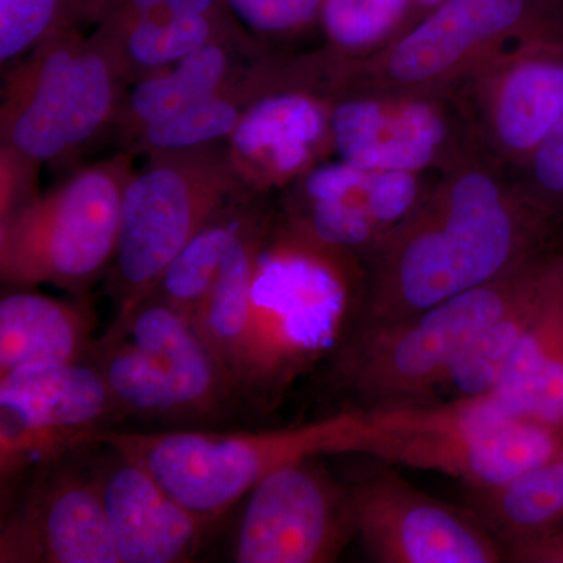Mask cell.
Returning <instances> with one entry per match:
<instances>
[{
	"mask_svg": "<svg viewBox=\"0 0 563 563\" xmlns=\"http://www.w3.org/2000/svg\"><path fill=\"white\" fill-rule=\"evenodd\" d=\"M562 231L563 220L490 155L466 158L439 174L417 209L368 258L361 336L562 246Z\"/></svg>",
	"mask_w": 563,
	"mask_h": 563,
	"instance_id": "1",
	"label": "cell"
},
{
	"mask_svg": "<svg viewBox=\"0 0 563 563\" xmlns=\"http://www.w3.org/2000/svg\"><path fill=\"white\" fill-rule=\"evenodd\" d=\"M361 257L321 242L284 213L263 228L250 309L229 363L235 395L273 407L340 342L365 288Z\"/></svg>",
	"mask_w": 563,
	"mask_h": 563,
	"instance_id": "2",
	"label": "cell"
},
{
	"mask_svg": "<svg viewBox=\"0 0 563 563\" xmlns=\"http://www.w3.org/2000/svg\"><path fill=\"white\" fill-rule=\"evenodd\" d=\"M369 435V410L355 409L273 431L106 429L96 444L139 462L181 506L210 523L277 470L324 454H363Z\"/></svg>",
	"mask_w": 563,
	"mask_h": 563,
	"instance_id": "3",
	"label": "cell"
},
{
	"mask_svg": "<svg viewBox=\"0 0 563 563\" xmlns=\"http://www.w3.org/2000/svg\"><path fill=\"white\" fill-rule=\"evenodd\" d=\"M0 152L40 172L113 131L128 84L95 31L63 33L3 70Z\"/></svg>",
	"mask_w": 563,
	"mask_h": 563,
	"instance_id": "4",
	"label": "cell"
},
{
	"mask_svg": "<svg viewBox=\"0 0 563 563\" xmlns=\"http://www.w3.org/2000/svg\"><path fill=\"white\" fill-rule=\"evenodd\" d=\"M368 410L363 454L443 473L472 490L503 487L563 448V428L507 412L490 395Z\"/></svg>",
	"mask_w": 563,
	"mask_h": 563,
	"instance_id": "5",
	"label": "cell"
},
{
	"mask_svg": "<svg viewBox=\"0 0 563 563\" xmlns=\"http://www.w3.org/2000/svg\"><path fill=\"white\" fill-rule=\"evenodd\" d=\"M133 161L135 155L120 151L91 163L2 218V280L18 288L49 284L81 292L110 273Z\"/></svg>",
	"mask_w": 563,
	"mask_h": 563,
	"instance_id": "6",
	"label": "cell"
},
{
	"mask_svg": "<svg viewBox=\"0 0 563 563\" xmlns=\"http://www.w3.org/2000/svg\"><path fill=\"white\" fill-rule=\"evenodd\" d=\"M122 192L110 285L122 320L150 299L163 274L203 225L250 195L236 179L224 143L147 155Z\"/></svg>",
	"mask_w": 563,
	"mask_h": 563,
	"instance_id": "7",
	"label": "cell"
},
{
	"mask_svg": "<svg viewBox=\"0 0 563 563\" xmlns=\"http://www.w3.org/2000/svg\"><path fill=\"white\" fill-rule=\"evenodd\" d=\"M563 40V0H446L387 49L362 60L329 58L331 91H443L506 47Z\"/></svg>",
	"mask_w": 563,
	"mask_h": 563,
	"instance_id": "8",
	"label": "cell"
},
{
	"mask_svg": "<svg viewBox=\"0 0 563 563\" xmlns=\"http://www.w3.org/2000/svg\"><path fill=\"white\" fill-rule=\"evenodd\" d=\"M555 250L407 320L362 335L347 373L352 387L372 406L368 409L422 404L442 391L477 336L515 301Z\"/></svg>",
	"mask_w": 563,
	"mask_h": 563,
	"instance_id": "9",
	"label": "cell"
},
{
	"mask_svg": "<svg viewBox=\"0 0 563 563\" xmlns=\"http://www.w3.org/2000/svg\"><path fill=\"white\" fill-rule=\"evenodd\" d=\"M88 357L124 415L218 417L235 395L195 322L157 296L114 320Z\"/></svg>",
	"mask_w": 563,
	"mask_h": 563,
	"instance_id": "10",
	"label": "cell"
},
{
	"mask_svg": "<svg viewBox=\"0 0 563 563\" xmlns=\"http://www.w3.org/2000/svg\"><path fill=\"white\" fill-rule=\"evenodd\" d=\"M331 92L333 157L347 165L428 176L485 152L461 85L443 91Z\"/></svg>",
	"mask_w": 563,
	"mask_h": 563,
	"instance_id": "11",
	"label": "cell"
},
{
	"mask_svg": "<svg viewBox=\"0 0 563 563\" xmlns=\"http://www.w3.org/2000/svg\"><path fill=\"white\" fill-rule=\"evenodd\" d=\"M124 415L92 362L25 369L0 377L2 481L33 466L57 465L96 444L99 432Z\"/></svg>",
	"mask_w": 563,
	"mask_h": 563,
	"instance_id": "12",
	"label": "cell"
},
{
	"mask_svg": "<svg viewBox=\"0 0 563 563\" xmlns=\"http://www.w3.org/2000/svg\"><path fill=\"white\" fill-rule=\"evenodd\" d=\"M312 69L258 99L225 140L229 163L254 196L284 192L333 157L331 77L321 49Z\"/></svg>",
	"mask_w": 563,
	"mask_h": 563,
	"instance_id": "13",
	"label": "cell"
},
{
	"mask_svg": "<svg viewBox=\"0 0 563 563\" xmlns=\"http://www.w3.org/2000/svg\"><path fill=\"white\" fill-rule=\"evenodd\" d=\"M354 533L351 488L309 459L277 470L252 488L235 561L333 562Z\"/></svg>",
	"mask_w": 563,
	"mask_h": 563,
	"instance_id": "14",
	"label": "cell"
},
{
	"mask_svg": "<svg viewBox=\"0 0 563 563\" xmlns=\"http://www.w3.org/2000/svg\"><path fill=\"white\" fill-rule=\"evenodd\" d=\"M488 155L518 172L563 118V40L506 47L461 84Z\"/></svg>",
	"mask_w": 563,
	"mask_h": 563,
	"instance_id": "15",
	"label": "cell"
},
{
	"mask_svg": "<svg viewBox=\"0 0 563 563\" xmlns=\"http://www.w3.org/2000/svg\"><path fill=\"white\" fill-rule=\"evenodd\" d=\"M355 533L380 563H495L501 542L479 518L418 490L395 472L351 487Z\"/></svg>",
	"mask_w": 563,
	"mask_h": 563,
	"instance_id": "16",
	"label": "cell"
},
{
	"mask_svg": "<svg viewBox=\"0 0 563 563\" xmlns=\"http://www.w3.org/2000/svg\"><path fill=\"white\" fill-rule=\"evenodd\" d=\"M428 176L324 162L284 191L282 213L321 242L372 257L417 209Z\"/></svg>",
	"mask_w": 563,
	"mask_h": 563,
	"instance_id": "17",
	"label": "cell"
},
{
	"mask_svg": "<svg viewBox=\"0 0 563 563\" xmlns=\"http://www.w3.org/2000/svg\"><path fill=\"white\" fill-rule=\"evenodd\" d=\"M2 563H121L96 477L52 473L3 521Z\"/></svg>",
	"mask_w": 563,
	"mask_h": 563,
	"instance_id": "18",
	"label": "cell"
},
{
	"mask_svg": "<svg viewBox=\"0 0 563 563\" xmlns=\"http://www.w3.org/2000/svg\"><path fill=\"white\" fill-rule=\"evenodd\" d=\"M111 453L113 459L95 477L121 563L191 559L209 523L181 506L139 462Z\"/></svg>",
	"mask_w": 563,
	"mask_h": 563,
	"instance_id": "19",
	"label": "cell"
},
{
	"mask_svg": "<svg viewBox=\"0 0 563 563\" xmlns=\"http://www.w3.org/2000/svg\"><path fill=\"white\" fill-rule=\"evenodd\" d=\"M313 62L312 52L301 55L266 52L209 98L144 128L124 151L135 157H147L225 143L258 99L306 76Z\"/></svg>",
	"mask_w": 563,
	"mask_h": 563,
	"instance_id": "20",
	"label": "cell"
},
{
	"mask_svg": "<svg viewBox=\"0 0 563 563\" xmlns=\"http://www.w3.org/2000/svg\"><path fill=\"white\" fill-rule=\"evenodd\" d=\"M490 396L517 417L563 428V247L551 258L532 320Z\"/></svg>",
	"mask_w": 563,
	"mask_h": 563,
	"instance_id": "21",
	"label": "cell"
},
{
	"mask_svg": "<svg viewBox=\"0 0 563 563\" xmlns=\"http://www.w3.org/2000/svg\"><path fill=\"white\" fill-rule=\"evenodd\" d=\"M272 51L250 33L213 41L191 52L172 68L131 85L111 131L121 150L124 151L147 125L209 98L239 76L252 60Z\"/></svg>",
	"mask_w": 563,
	"mask_h": 563,
	"instance_id": "22",
	"label": "cell"
},
{
	"mask_svg": "<svg viewBox=\"0 0 563 563\" xmlns=\"http://www.w3.org/2000/svg\"><path fill=\"white\" fill-rule=\"evenodd\" d=\"M91 313L81 303L18 290L0 301V377L84 362L92 350Z\"/></svg>",
	"mask_w": 563,
	"mask_h": 563,
	"instance_id": "23",
	"label": "cell"
},
{
	"mask_svg": "<svg viewBox=\"0 0 563 563\" xmlns=\"http://www.w3.org/2000/svg\"><path fill=\"white\" fill-rule=\"evenodd\" d=\"M92 31L109 44L128 87L172 68L213 41L250 33L231 11L150 18L122 27Z\"/></svg>",
	"mask_w": 563,
	"mask_h": 563,
	"instance_id": "24",
	"label": "cell"
},
{
	"mask_svg": "<svg viewBox=\"0 0 563 563\" xmlns=\"http://www.w3.org/2000/svg\"><path fill=\"white\" fill-rule=\"evenodd\" d=\"M476 517L507 553L563 536V448L503 487L473 490Z\"/></svg>",
	"mask_w": 563,
	"mask_h": 563,
	"instance_id": "25",
	"label": "cell"
},
{
	"mask_svg": "<svg viewBox=\"0 0 563 563\" xmlns=\"http://www.w3.org/2000/svg\"><path fill=\"white\" fill-rule=\"evenodd\" d=\"M263 196L244 195L218 211L174 258L152 296L195 321L229 252L263 214Z\"/></svg>",
	"mask_w": 563,
	"mask_h": 563,
	"instance_id": "26",
	"label": "cell"
},
{
	"mask_svg": "<svg viewBox=\"0 0 563 563\" xmlns=\"http://www.w3.org/2000/svg\"><path fill=\"white\" fill-rule=\"evenodd\" d=\"M422 18L413 0H324L318 24L322 49L342 62L373 57Z\"/></svg>",
	"mask_w": 563,
	"mask_h": 563,
	"instance_id": "27",
	"label": "cell"
},
{
	"mask_svg": "<svg viewBox=\"0 0 563 563\" xmlns=\"http://www.w3.org/2000/svg\"><path fill=\"white\" fill-rule=\"evenodd\" d=\"M269 214L272 211L266 210L229 252L209 296L192 321L225 374L246 324L255 257Z\"/></svg>",
	"mask_w": 563,
	"mask_h": 563,
	"instance_id": "28",
	"label": "cell"
},
{
	"mask_svg": "<svg viewBox=\"0 0 563 563\" xmlns=\"http://www.w3.org/2000/svg\"><path fill=\"white\" fill-rule=\"evenodd\" d=\"M559 250L544 258L515 301L477 336L476 342L463 355L453 376L443 388L450 390L451 395H454L453 398H474L490 395L495 390L510 355L514 354L529 321L532 320L551 258Z\"/></svg>",
	"mask_w": 563,
	"mask_h": 563,
	"instance_id": "29",
	"label": "cell"
},
{
	"mask_svg": "<svg viewBox=\"0 0 563 563\" xmlns=\"http://www.w3.org/2000/svg\"><path fill=\"white\" fill-rule=\"evenodd\" d=\"M99 0H0V63L7 70L63 33L91 25Z\"/></svg>",
	"mask_w": 563,
	"mask_h": 563,
	"instance_id": "30",
	"label": "cell"
},
{
	"mask_svg": "<svg viewBox=\"0 0 563 563\" xmlns=\"http://www.w3.org/2000/svg\"><path fill=\"white\" fill-rule=\"evenodd\" d=\"M322 2L324 0H225L235 20L268 47L318 27Z\"/></svg>",
	"mask_w": 563,
	"mask_h": 563,
	"instance_id": "31",
	"label": "cell"
},
{
	"mask_svg": "<svg viewBox=\"0 0 563 563\" xmlns=\"http://www.w3.org/2000/svg\"><path fill=\"white\" fill-rule=\"evenodd\" d=\"M514 176L533 199L563 220V118Z\"/></svg>",
	"mask_w": 563,
	"mask_h": 563,
	"instance_id": "32",
	"label": "cell"
},
{
	"mask_svg": "<svg viewBox=\"0 0 563 563\" xmlns=\"http://www.w3.org/2000/svg\"><path fill=\"white\" fill-rule=\"evenodd\" d=\"M220 11H231L225 0H99L91 27L117 29L150 18Z\"/></svg>",
	"mask_w": 563,
	"mask_h": 563,
	"instance_id": "33",
	"label": "cell"
},
{
	"mask_svg": "<svg viewBox=\"0 0 563 563\" xmlns=\"http://www.w3.org/2000/svg\"><path fill=\"white\" fill-rule=\"evenodd\" d=\"M507 558L523 563H563V536L509 551Z\"/></svg>",
	"mask_w": 563,
	"mask_h": 563,
	"instance_id": "34",
	"label": "cell"
},
{
	"mask_svg": "<svg viewBox=\"0 0 563 563\" xmlns=\"http://www.w3.org/2000/svg\"><path fill=\"white\" fill-rule=\"evenodd\" d=\"M415 5L418 7V9L421 10V13L429 14L431 11L435 10L437 7L442 5L443 2H446V0H413Z\"/></svg>",
	"mask_w": 563,
	"mask_h": 563,
	"instance_id": "35",
	"label": "cell"
}]
</instances>
